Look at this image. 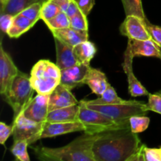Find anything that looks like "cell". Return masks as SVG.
<instances>
[{
    "mask_svg": "<svg viewBox=\"0 0 161 161\" xmlns=\"http://www.w3.org/2000/svg\"><path fill=\"white\" fill-rule=\"evenodd\" d=\"M143 146L137 134L125 127L100 133L93 153L95 161H139Z\"/></svg>",
    "mask_w": 161,
    "mask_h": 161,
    "instance_id": "1",
    "label": "cell"
},
{
    "mask_svg": "<svg viewBox=\"0 0 161 161\" xmlns=\"http://www.w3.org/2000/svg\"><path fill=\"white\" fill-rule=\"evenodd\" d=\"M98 134L84 133L69 144L60 148L34 147L39 160L50 161H95L93 153L94 143Z\"/></svg>",
    "mask_w": 161,
    "mask_h": 161,
    "instance_id": "2",
    "label": "cell"
},
{
    "mask_svg": "<svg viewBox=\"0 0 161 161\" xmlns=\"http://www.w3.org/2000/svg\"><path fill=\"white\" fill-rule=\"evenodd\" d=\"M34 92L35 90L31 86L30 77L19 71L4 94L5 100L14 111V119L20 114L32 100Z\"/></svg>",
    "mask_w": 161,
    "mask_h": 161,
    "instance_id": "3",
    "label": "cell"
},
{
    "mask_svg": "<svg viewBox=\"0 0 161 161\" xmlns=\"http://www.w3.org/2000/svg\"><path fill=\"white\" fill-rule=\"evenodd\" d=\"M78 120L87 126L91 134H98L107 130L130 127V124L119 123L103 113L88 108L83 101L79 103Z\"/></svg>",
    "mask_w": 161,
    "mask_h": 161,
    "instance_id": "4",
    "label": "cell"
},
{
    "mask_svg": "<svg viewBox=\"0 0 161 161\" xmlns=\"http://www.w3.org/2000/svg\"><path fill=\"white\" fill-rule=\"evenodd\" d=\"M88 108L103 113L119 123L129 124V119L137 115H146L148 111L146 104L142 102L130 100L114 105H92L83 101Z\"/></svg>",
    "mask_w": 161,
    "mask_h": 161,
    "instance_id": "5",
    "label": "cell"
},
{
    "mask_svg": "<svg viewBox=\"0 0 161 161\" xmlns=\"http://www.w3.org/2000/svg\"><path fill=\"white\" fill-rule=\"evenodd\" d=\"M44 123H38L25 117L22 113L14 119L13 137L14 141L24 140L31 145L41 139V133Z\"/></svg>",
    "mask_w": 161,
    "mask_h": 161,
    "instance_id": "6",
    "label": "cell"
},
{
    "mask_svg": "<svg viewBox=\"0 0 161 161\" xmlns=\"http://www.w3.org/2000/svg\"><path fill=\"white\" fill-rule=\"evenodd\" d=\"M146 20L135 15L126 16L119 30L128 39L147 40L152 39L146 25Z\"/></svg>",
    "mask_w": 161,
    "mask_h": 161,
    "instance_id": "7",
    "label": "cell"
},
{
    "mask_svg": "<svg viewBox=\"0 0 161 161\" xmlns=\"http://www.w3.org/2000/svg\"><path fill=\"white\" fill-rule=\"evenodd\" d=\"M78 131H83L91 134L89 127L80 120L62 123L45 122L40 138H53V137Z\"/></svg>",
    "mask_w": 161,
    "mask_h": 161,
    "instance_id": "8",
    "label": "cell"
},
{
    "mask_svg": "<svg viewBox=\"0 0 161 161\" xmlns=\"http://www.w3.org/2000/svg\"><path fill=\"white\" fill-rule=\"evenodd\" d=\"M19 70L10 55L0 45V93L4 95Z\"/></svg>",
    "mask_w": 161,
    "mask_h": 161,
    "instance_id": "9",
    "label": "cell"
},
{
    "mask_svg": "<svg viewBox=\"0 0 161 161\" xmlns=\"http://www.w3.org/2000/svg\"><path fill=\"white\" fill-rule=\"evenodd\" d=\"M21 113L31 120L45 123L49 113V95L38 94Z\"/></svg>",
    "mask_w": 161,
    "mask_h": 161,
    "instance_id": "10",
    "label": "cell"
},
{
    "mask_svg": "<svg viewBox=\"0 0 161 161\" xmlns=\"http://www.w3.org/2000/svg\"><path fill=\"white\" fill-rule=\"evenodd\" d=\"M90 64L79 63L75 65L61 70V84L72 90L84 85V80L90 69Z\"/></svg>",
    "mask_w": 161,
    "mask_h": 161,
    "instance_id": "11",
    "label": "cell"
},
{
    "mask_svg": "<svg viewBox=\"0 0 161 161\" xmlns=\"http://www.w3.org/2000/svg\"><path fill=\"white\" fill-rule=\"evenodd\" d=\"M133 55L130 52V47L127 46L126 51L124 53V60L123 68L127 76L128 81V90L129 93L132 97H139V96L149 95V93L147 90L138 81V79L135 77L133 72Z\"/></svg>",
    "mask_w": 161,
    "mask_h": 161,
    "instance_id": "12",
    "label": "cell"
},
{
    "mask_svg": "<svg viewBox=\"0 0 161 161\" xmlns=\"http://www.w3.org/2000/svg\"><path fill=\"white\" fill-rule=\"evenodd\" d=\"M71 91L72 90L60 83L49 95V112L80 103Z\"/></svg>",
    "mask_w": 161,
    "mask_h": 161,
    "instance_id": "13",
    "label": "cell"
},
{
    "mask_svg": "<svg viewBox=\"0 0 161 161\" xmlns=\"http://www.w3.org/2000/svg\"><path fill=\"white\" fill-rule=\"evenodd\" d=\"M127 46L130 47L133 57H154L160 58V47L153 39L138 40L128 39Z\"/></svg>",
    "mask_w": 161,
    "mask_h": 161,
    "instance_id": "14",
    "label": "cell"
},
{
    "mask_svg": "<svg viewBox=\"0 0 161 161\" xmlns=\"http://www.w3.org/2000/svg\"><path fill=\"white\" fill-rule=\"evenodd\" d=\"M54 40L56 47L57 65L61 70L80 63L74 53L73 47L64 43L57 38H54Z\"/></svg>",
    "mask_w": 161,
    "mask_h": 161,
    "instance_id": "15",
    "label": "cell"
},
{
    "mask_svg": "<svg viewBox=\"0 0 161 161\" xmlns=\"http://www.w3.org/2000/svg\"><path fill=\"white\" fill-rule=\"evenodd\" d=\"M50 31L53 34V37L73 47L80 42L88 40L89 37L88 31L76 30L71 27L61 29L50 30Z\"/></svg>",
    "mask_w": 161,
    "mask_h": 161,
    "instance_id": "16",
    "label": "cell"
},
{
    "mask_svg": "<svg viewBox=\"0 0 161 161\" xmlns=\"http://www.w3.org/2000/svg\"><path fill=\"white\" fill-rule=\"evenodd\" d=\"M84 84L88 85L94 94L100 96L107 89L109 83L104 72L99 69L90 67L85 78Z\"/></svg>",
    "mask_w": 161,
    "mask_h": 161,
    "instance_id": "17",
    "label": "cell"
},
{
    "mask_svg": "<svg viewBox=\"0 0 161 161\" xmlns=\"http://www.w3.org/2000/svg\"><path fill=\"white\" fill-rule=\"evenodd\" d=\"M80 111V105H71L64 108H57L49 112L46 122L62 123L78 120V114Z\"/></svg>",
    "mask_w": 161,
    "mask_h": 161,
    "instance_id": "18",
    "label": "cell"
},
{
    "mask_svg": "<svg viewBox=\"0 0 161 161\" xmlns=\"http://www.w3.org/2000/svg\"><path fill=\"white\" fill-rule=\"evenodd\" d=\"M61 70L57 64L49 60H39L31 69L30 76L50 77L61 80Z\"/></svg>",
    "mask_w": 161,
    "mask_h": 161,
    "instance_id": "19",
    "label": "cell"
},
{
    "mask_svg": "<svg viewBox=\"0 0 161 161\" xmlns=\"http://www.w3.org/2000/svg\"><path fill=\"white\" fill-rule=\"evenodd\" d=\"M30 80L35 91L39 94L50 95L61 83V80L50 77L30 76Z\"/></svg>",
    "mask_w": 161,
    "mask_h": 161,
    "instance_id": "20",
    "label": "cell"
},
{
    "mask_svg": "<svg viewBox=\"0 0 161 161\" xmlns=\"http://www.w3.org/2000/svg\"><path fill=\"white\" fill-rule=\"evenodd\" d=\"M35 24L36 22L20 13L14 16L12 25L7 32L8 36L9 38H19L24 33L31 29Z\"/></svg>",
    "mask_w": 161,
    "mask_h": 161,
    "instance_id": "21",
    "label": "cell"
},
{
    "mask_svg": "<svg viewBox=\"0 0 161 161\" xmlns=\"http://www.w3.org/2000/svg\"><path fill=\"white\" fill-rule=\"evenodd\" d=\"M73 50L80 62L90 64L96 53V47L92 42L86 40L75 45Z\"/></svg>",
    "mask_w": 161,
    "mask_h": 161,
    "instance_id": "22",
    "label": "cell"
},
{
    "mask_svg": "<svg viewBox=\"0 0 161 161\" xmlns=\"http://www.w3.org/2000/svg\"><path fill=\"white\" fill-rule=\"evenodd\" d=\"M127 101L124 100L116 94L114 88L108 85L107 89L103 92L102 95L98 96L97 98L91 101H85V102L87 104H92V105H114V104H120L126 102Z\"/></svg>",
    "mask_w": 161,
    "mask_h": 161,
    "instance_id": "23",
    "label": "cell"
},
{
    "mask_svg": "<svg viewBox=\"0 0 161 161\" xmlns=\"http://www.w3.org/2000/svg\"><path fill=\"white\" fill-rule=\"evenodd\" d=\"M39 0H9L3 6H1V13L16 16L31 5L38 3Z\"/></svg>",
    "mask_w": 161,
    "mask_h": 161,
    "instance_id": "24",
    "label": "cell"
},
{
    "mask_svg": "<svg viewBox=\"0 0 161 161\" xmlns=\"http://www.w3.org/2000/svg\"><path fill=\"white\" fill-rule=\"evenodd\" d=\"M126 16L135 15L143 19H147L142 7V0H121Z\"/></svg>",
    "mask_w": 161,
    "mask_h": 161,
    "instance_id": "25",
    "label": "cell"
},
{
    "mask_svg": "<svg viewBox=\"0 0 161 161\" xmlns=\"http://www.w3.org/2000/svg\"><path fill=\"white\" fill-rule=\"evenodd\" d=\"M44 22L48 26L50 30L61 29V28L70 27V18L64 11H61L51 19Z\"/></svg>",
    "mask_w": 161,
    "mask_h": 161,
    "instance_id": "26",
    "label": "cell"
},
{
    "mask_svg": "<svg viewBox=\"0 0 161 161\" xmlns=\"http://www.w3.org/2000/svg\"><path fill=\"white\" fill-rule=\"evenodd\" d=\"M150 119L146 115H137L129 119L130 128L134 133H141L145 131L149 125Z\"/></svg>",
    "mask_w": 161,
    "mask_h": 161,
    "instance_id": "27",
    "label": "cell"
},
{
    "mask_svg": "<svg viewBox=\"0 0 161 161\" xmlns=\"http://www.w3.org/2000/svg\"><path fill=\"white\" fill-rule=\"evenodd\" d=\"M28 143L24 140L14 141V146L11 148V153L17 160L29 161L30 157L28 153Z\"/></svg>",
    "mask_w": 161,
    "mask_h": 161,
    "instance_id": "28",
    "label": "cell"
},
{
    "mask_svg": "<svg viewBox=\"0 0 161 161\" xmlns=\"http://www.w3.org/2000/svg\"><path fill=\"white\" fill-rule=\"evenodd\" d=\"M61 11V9L55 3L50 0H46L42 2V8H41V19L43 21L50 20Z\"/></svg>",
    "mask_w": 161,
    "mask_h": 161,
    "instance_id": "29",
    "label": "cell"
},
{
    "mask_svg": "<svg viewBox=\"0 0 161 161\" xmlns=\"http://www.w3.org/2000/svg\"><path fill=\"white\" fill-rule=\"evenodd\" d=\"M70 27L76 30L88 31V22L86 16L82 12L79 11L77 14L70 17Z\"/></svg>",
    "mask_w": 161,
    "mask_h": 161,
    "instance_id": "30",
    "label": "cell"
},
{
    "mask_svg": "<svg viewBox=\"0 0 161 161\" xmlns=\"http://www.w3.org/2000/svg\"><path fill=\"white\" fill-rule=\"evenodd\" d=\"M42 3H40V2L34 3V4L31 5L28 7H27L25 9H24L22 12H20V14L26 16L27 17H28V18L31 19V20H33V21L36 23L39 19H41V8H42Z\"/></svg>",
    "mask_w": 161,
    "mask_h": 161,
    "instance_id": "31",
    "label": "cell"
},
{
    "mask_svg": "<svg viewBox=\"0 0 161 161\" xmlns=\"http://www.w3.org/2000/svg\"><path fill=\"white\" fill-rule=\"evenodd\" d=\"M146 107L149 111L161 114V91L156 94H149Z\"/></svg>",
    "mask_w": 161,
    "mask_h": 161,
    "instance_id": "32",
    "label": "cell"
},
{
    "mask_svg": "<svg viewBox=\"0 0 161 161\" xmlns=\"http://www.w3.org/2000/svg\"><path fill=\"white\" fill-rule=\"evenodd\" d=\"M143 161H161V150L156 148H148L143 146Z\"/></svg>",
    "mask_w": 161,
    "mask_h": 161,
    "instance_id": "33",
    "label": "cell"
},
{
    "mask_svg": "<svg viewBox=\"0 0 161 161\" xmlns=\"http://www.w3.org/2000/svg\"><path fill=\"white\" fill-rule=\"evenodd\" d=\"M146 25L153 40L161 47V27L152 25L148 20H146Z\"/></svg>",
    "mask_w": 161,
    "mask_h": 161,
    "instance_id": "34",
    "label": "cell"
},
{
    "mask_svg": "<svg viewBox=\"0 0 161 161\" xmlns=\"http://www.w3.org/2000/svg\"><path fill=\"white\" fill-rule=\"evenodd\" d=\"M14 16L12 14H6V13H1L0 17V26H1L2 31L4 33L7 34L8 31L12 25L13 20H14Z\"/></svg>",
    "mask_w": 161,
    "mask_h": 161,
    "instance_id": "35",
    "label": "cell"
},
{
    "mask_svg": "<svg viewBox=\"0 0 161 161\" xmlns=\"http://www.w3.org/2000/svg\"><path fill=\"white\" fill-rule=\"evenodd\" d=\"M13 134V126L6 125L5 123H0V143L4 145L6 140Z\"/></svg>",
    "mask_w": 161,
    "mask_h": 161,
    "instance_id": "36",
    "label": "cell"
},
{
    "mask_svg": "<svg viewBox=\"0 0 161 161\" xmlns=\"http://www.w3.org/2000/svg\"><path fill=\"white\" fill-rule=\"evenodd\" d=\"M80 10L87 17L95 4V0H75Z\"/></svg>",
    "mask_w": 161,
    "mask_h": 161,
    "instance_id": "37",
    "label": "cell"
},
{
    "mask_svg": "<svg viewBox=\"0 0 161 161\" xmlns=\"http://www.w3.org/2000/svg\"><path fill=\"white\" fill-rule=\"evenodd\" d=\"M80 10V8H79V6L78 4H77L76 1H75V0H72V2H71L70 5H69V6L68 7L67 10L65 11V13L68 15V17L70 18V17H72V16L75 15V14H77Z\"/></svg>",
    "mask_w": 161,
    "mask_h": 161,
    "instance_id": "38",
    "label": "cell"
},
{
    "mask_svg": "<svg viewBox=\"0 0 161 161\" xmlns=\"http://www.w3.org/2000/svg\"><path fill=\"white\" fill-rule=\"evenodd\" d=\"M50 1L55 3L61 9V11L65 12L67 10L68 7L69 6V5H70L72 0H50Z\"/></svg>",
    "mask_w": 161,
    "mask_h": 161,
    "instance_id": "39",
    "label": "cell"
},
{
    "mask_svg": "<svg viewBox=\"0 0 161 161\" xmlns=\"http://www.w3.org/2000/svg\"><path fill=\"white\" fill-rule=\"evenodd\" d=\"M0 1H1V6H3L9 0H0Z\"/></svg>",
    "mask_w": 161,
    "mask_h": 161,
    "instance_id": "40",
    "label": "cell"
},
{
    "mask_svg": "<svg viewBox=\"0 0 161 161\" xmlns=\"http://www.w3.org/2000/svg\"><path fill=\"white\" fill-rule=\"evenodd\" d=\"M160 52H161V47H160ZM160 59L161 60V57H160Z\"/></svg>",
    "mask_w": 161,
    "mask_h": 161,
    "instance_id": "41",
    "label": "cell"
},
{
    "mask_svg": "<svg viewBox=\"0 0 161 161\" xmlns=\"http://www.w3.org/2000/svg\"><path fill=\"white\" fill-rule=\"evenodd\" d=\"M160 150H161V147H160Z\"/></svg>",
    "mask_w": 161,
    "mask_h": 161,
    "instance_id": "42",
    "label": "cell"
}]
</instances>
